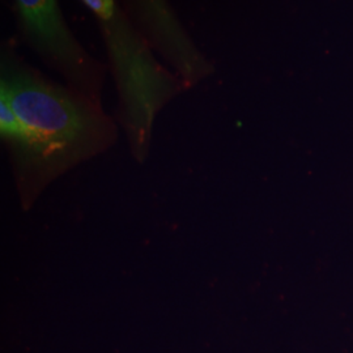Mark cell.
<instances>
[{"label": "cell", "mask_w": 353, "mask_h": 353, "mask_svg": "<svg viewBox=\"0 0 353 353\" xmlns=\"http://www.w3.org/2000/svg\"><path fill=\"white\" fill-rule=\"evenodd\" d=\"M0 97L21 122L4 144L26 210L54 179L108 151L118 138L102 105L52 81L8 45L0 57Z\"/></svg>", "instance_id": "obj_1"}, {"label": "cell", "mask_w": 353, "mask_h": 353, "mask_svg": "<svg viewBox=\"0 0 353 353\" xmlns=\"http://www.w3.org/2000/svg\"><path fill=\"white\" fill-rule=\"evenodd\" d=\"M96 19L118 93V121L134 159L151 148L156 117L188 87L160 63L118 0H80Z\"/></svg>", "instance_id": "obj_2"}, {"label": "cell", "mask_w": 353, "mask_h": 353, "mask_svg": "<svg viewBox=\"0 0 353 353\" xmlns=\"http://www.w3.org/2000/svg\"><path fill=\"white\" fill-rule=\"evenodd\" d=\"M16 24L26 45L65 80V85L101 105L106 64L74 36L58 0H13Z\"/></svg>", "instance_id": "obj_3"}, {"label": "cell", "mask_w": 353, "mask_h": 353, "mask_svg": "<svg viewBox=\"0 0 353 353\" xmlns=\"http://www.w3.org/2000/svg\"><path fill=\"white\" fill-rule=\"evenodd\" d=\"M118 1L152 49L164 58L188 89L214 74V64L190 37L170 0Z\"/></svg>", "instance_id": "obj_4"}]
</instances>
